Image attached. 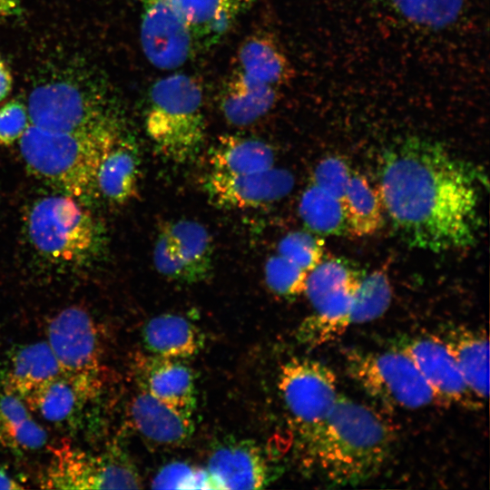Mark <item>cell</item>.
Instances as JSON below:
<instances>
[{
    "mask_svg": "<svg viewBox=\"0 0 490 490\" xmlns=\"http://www.w3.org/2000/svg\"><path fill=\"white\" fill-rule=\"evenodd\" d=\"M486 185L481 170L441 143L410 137L384 154L378 192L405 243L442 252L475 243Z\"/></svg>",
    "mask_w": 490,
    "mask_h": 490,
    "instance_id": "obj_1",
    "label": "cell"
},
{
    "mask_svg": "<svg viewBox=\"0 0 490 490\" xmlns=\"http://www.w3.org/2000/svg\"><path fill=\"white\" fill-rule=\"evenodd\" d=\"M395 438L394 426L379 412L338 394L331 412L304 446L330 485H354L378 473Z\"/></svg>",
    "mask_w": 490,
    "mask_h": 490,
    "instance_id": "obj_2",
    "label": "cell"
},
{
    "mask_svg": "<svg viewBox=\"0 0 490 490\" xmlns=\"http://www.w3.org/2000/svg\"><path fill=\"white\" fill-rule=\"evenodd\" d=\"M124 131L122 122L94 133L55 132L29 124L19 140L20 153L34 175L81 201L96 192L102 156Z\"/></svg>",
    "mask_w": 490,
    "mask_h": 490,
    "instance_id": "obj_3",
    "label": "cell"
},
{
    "mask_svg": "<svg viewBox=\"0 0 490 490\" xmlns=\"http://www.w3.org/2000/svg\"><path fill=\"white\" fill-rule=\"evenodd\" d=\"M144 126L154 148L165 159L176 163L194 159L206 133L199 82L181 73L156 81L149 92Z\"/></svg>",
    "mask_w": 490,
    "mask_h": 490,
    "instance_id": "obj_4",
    "label": "cell"
},
{
    "mask_svg": "<svg viewBox=\"0 0 490 490\" xmlns=\"http://www.w3.org/2000/svg\"><path fill=\"white\" fill-rule=\"evenodd\" d=\"M292 70L279 44L266 34L246 39L238 50L233 71L220 98L224 119L234 126H247L276 104L280 88Z\"/></svg>",
    "mask_w": 490,
    "mask_h": 490,
    "instance_id": "obj_5",
    "label": "cell"
},
{
    "mask_svg": "<svg viewBox=\"0 0 490 490\" xmlns=\"http://www.w3.org/2000/svg\"><path fill=\"white\" fill-rule=\"evenodd\" d=\"M25 225L33 247L54 263H87L104 245V233L94 217L82 201L65 193L37 200Z\"/></svg>",
    "mask_w": 490,
    "mask_h": 490,
    "instance_id": "obj_6",
    "label": "cell"
},
{
    "mask_svg": "<svg viewBox=\"0 0 490 490\" xmlns=\"http://www.w3.org/2000/svg\"><path fill=\"white\" fill-rule=\"evenodd\" d=\"M26 107L30 124L55 132L94 133L122 122L104 95L64 78L34 87Z\"/></svg>",
    "mask_w": 490,
    "mask_h": 490,
    "instance_id": "obj_7",
    "label": "cell"
},
{
    "mask_svg": "<svg viewBox=\"0 0 490 490\" xmlns=\"http://www.w3.org/2000/svg\"><path fill=\"white\" fill-rule=\"evenodd\" d=\"M344 358L348 375L387 408L418 409L439 405L412 359L397 348L383 352L350 348Z\"/></svg>",
    "mask_w": 490,
    "mask_h": 490,
    "instance_id": "obj_8",
    "label": "cell"
},
{
    "mask_svg": "<svg viewBox=\"0 0 490 490\" xmlns=\"http://www.w3.org/2000/svg\"><path fill=\"white\" fill-rule=\"evenodd\" d=\"M46 333L61 375L90 398L97 397L103 387V349L92 316L77 306L65 308L51 318Z\"/></svg>",
    "mask_w": 490,
    "mask_h": 490,
    "instance_id": "obj_9",
    "label": "cell"
},
{
    "mask_svg": "<svg viewBox=\"0 0 490 490\" xmlns=\"http://www.w3.org/2000/svg\"><path fill=\"white\" fill-rule=\"evenodd\" d=\"M41 484L55 489H136L142 487V479L121 448L93 455L65 445L53 450Z\"/></svg>",
    "mask_w": 490,
    "mask_h": 490,
    "instance_id": "obj_10",
    "label": "cell"
},
{
    "mask_svg": "<svg viewBox=\"0 0 490 490\" xmlns=\"http://www.w3.org/2000/svg\"><path fill=\"white\" fill-rule=\"evenodd\" d=\"M278 381L283 403L304 445L337 401L336 375L318 360L293 358L280 368Z\"/></svg>",
    "mask_w": 490,
    "mask_h": 490,
    "instance_id": "obj_11",
    "label": "cell"
},
{
    "mask_svg": "<svg viewBox=\"0 0 490 490\" xmlns=\"http://www.w3.org/2000/svg\"><path fill=\"white\" fill-rule=\"evenodd\" d=\"M213 245L208 230L192 220L162 225L152 251L153 264L164 278L181 284L207 279L212 270Z\"/></svg>",
    "mask_w": 490,
    "mask_h": 490,
    "instance_id": "obj_12",
    "label": "cell"
},
{
    "mask_svg": "<svg viewBox=\"0 0 490 490\" xmlns=\"http://www.w3.org/2000/svg\"><path fill=\"white\" fill-rule=\"evenodd\" d=\"M140 40L147 60L156 68L183 65L197 44L186 21L172 0H140Z\"/></svg>",
    "mask_w": 490,
    "mask_h": 490,
    "instance_id": "obj_13",
    "label": "cell"
},
{
    "mask_svg": "<svg viewBox=\"0 0 490 490\" xmlns=\"http://www.w3.org/2000/svg\"><path fill=\"white\" fill-rule=\"evenodd\" d=\"M414 362L435 393L439 406L477 409L480 400L466 383L455 359L436 335L406 338L396 347Z\"/></svg>",
    "mask_w": 490,
    "mask_h": 490,
    "instance_id": "obj_14",
    "label": "cell"
},
{
    "mask_svg": "<svg viewBox=\"0 0 490 490\" xmlns=\"http://www.w3.org/2000/svg\"><path fill=\"white\" fill-rule=\"evenodd\" d=\"M201 185L215 206L243 210L267 206L283 199L293 189L294 177L288 170L276 167L247 174L210 171Z\"/></svg>",
    "mask_w": 490,
    "mask_h": 490,
    "instance_id": "obj_15",
    "label": "cell"
},
{
    "mask_svg": "<svg viewBox=\"0 0 490 490\" xmlns=\"http://www.w3.org/2000/svg\"><path fill=\"white\" fill-rule=\"evenodd\" d=\"M214 489H257L271 481L272 473L258 445L229 438L211 450L206 468Z\"/></svg>",
    "mask_w": 490,
    "mask_h": 490,
    "instance_id": "obj_16",
    "label": "cell"
},
{
    "mask_svg": "<svg viewBox=\"0 0 490 490\" xmlns=\"http://www.w3.org/2000/svg\"><path fill=\"white\" fill-rule=\"evenodd\" d=\"M135 371L141 389L191 416L197 393L193 371L180 359L157 356L136 359Z\"/></svg>",
    "mask_w": 490,
    "mask_h": 490,
    "instance_id": "obj_17",
    "label": "cell"
},
{
    "mask_svg": "<svg viewBox=\"0 0 490 490\" xmlns=\"http://www.w3.org/2000/svg\"><path fill=\"white\" fill-rule=\"evenodd\" d=\"M59 375L58 363L46 341L18 346L0 361V391L24 402Z\"/></svg>",
    "mask_w": 490,
    "mask_h": 490,
    "instance_id": "obj_18",
    "label": "cell"
},
{
    "mask_svg": "<svg viewBox=\"0 0 490 490\" xmlns=\"http://www.w3.org/2000/svg\"><path fill=\"white\" fill-rule=\"evenodd\" d=\"M141 157L134 138L127 130L104 151L95 177V190L107 202L122 205L137 192Z\"/></svg>",
    "mask_w": 490,
    "mask_h": 490,
    "instance_id": "obj_19",
    "label": "cell"
},
{
    "mask_svg": "<svg viewBox=\"0 0 490 490\" xmlns=\"http://www.w3.org/2000/svg\"><path fill=\"white\" fill-rule=\"evenodd\" d=\"M130 419L142 438L157 446L182 445L194 431L191 416L179 412L143 389L132 399Z\"/></svg>",
    "mask_w": 490,
    "mask_h": 490,
    "instance_id": "obj_20",
    "label": "cell"
},
{
    "mask_svg": "<svg viewBox=\"0 0 490 490\" xmlns=\"http://www.w3.org/2000/svg\"><path fill=\"white\" fill-rule=\"evenodd\" d=\"M363 277V273L354 276L313 306V311L297 329L299 343L315 348L335 339L351 326L354 299Z\"/></svg>",
    "mask_w": 490,
    "mask_h": 490,
    "instance_id": "obj_21",
    "label": "cell"
},
{
    "mask_svg": "<svg viewBox=\"0 0 490 490\" xmlns=\"http://www.w3.org/2000/svg\"><path fill=\"white\" fill-rule=\"evenodd\" d=\"M455 359L471 391L484 402L489 392V344L484 330L456 326L436 335Z\"/></svg>",
    "mask_w": 490,
    "mask_h": 490,
    "instance_id": "obj_22",
    "label": "cell"
},
{
    "mask_svg": "<svg viewBox=\"0 0 490 490\" xmlns=\"http://www.w3.org/2000/svg\"><path fill=\"white\" fill-rule=\"evenodd\" d=\"M144 348L153 356L183 359L197 355L204 346L201 329L177 314H162L149 319L142 328Z\"/></svg>",
    "mask_w": 490,
    "mask_h": 490,
    "instance_id": "obj_23",
    "label": "cell"
},
{
    "mask_svg": "<svg viewBox=\"0 0 490 490\" xmlns=\"http://www.w3.org/2000/svg\"><path fill=\"white\" fill-rule=\"evenodd\" d=\"M254 0H172L186 21L197 47L220 40Z\"/></svg>",
    "mask_w": 490,
    "mask_h": 490,
    "instance_id": "obj_24",
    "label": "cell"
},
{
    "mask_svg": "<svg viewBox=\"0 0 490 490\" xmlns=\"http://www.w3.org/2000/svg\"><path fill=\"white\" fill-rule=\"evenodd\" d=\"M93 399L63 375L27 398L29 409L59 428H76L86 404Z\"/></svg>",
    "mask_w": 490,
    "mask_h": 490,
    "instance_id": "obj_25",
    "label": "cell"
},
{
    "mask_svg": "<svg viewBox=\"0 0 490 490\" xmlns=\"http://www.w3.org/2000/svg\"><path fill=\"white\" fill-rule=\"evenodd\" d=\"M275 154L267 142L235 135L221 136L211 149V171L226 174H247L274 167Z\"/></svg>",
    "mask_w": 490,
    "mask_h": 490,
    "instance_id": "obj_26",
    "label": "cell"
},
{
    "mask_svg": "<svg viewBox=\"0 0 490 490\" xmlns=\"http://www.w3.org/2000/svg\"><path fill=\"white\" fill-rule=\"evenodd\" d=\"M47 434L19 397L0 391V446L21 456L43 448Z\"/></svg>",
    "mask_w": 490,
    "mask_h": 490,
    "instance_id": "obj_27",
    "label": "cell"
},
{
    "mask_svg": "<svg viewBox=\"0 0 490 490\" xmlns=\"http://www.w3.org/2000/svg\"><path fill=\"white\" fill-rule=\"evenodd\" d=\"M342 205L348 233L357 237L377 232L383 223V202L380 194L360 174H352Z\"/></svg>",
    "mask_w": 490,
    "mask_h": 490,
    "instance_id": "obj_28",
    "label": "cell"
},
{
    "mask_svg": "<svg viewBox=\"0 0 490 490\" xmlns=\"http://www.w3.org/2000/svg\"><path fill=\"white\" fill-rule=\"evenodd\" d=\"M299 212L306 227L319 235L348 233L342 201L314 183L302 193Z\"/></svg>",
    "mask_w": 490,
    "mask_h": 490,
    "instance_id": "obj_29",
    "label": "cell"
},
{
    "mask_svg": "<svg viewBox=\"0 0 490 490\" xmlns=\"http://www.w3.org/2000/svg\"><path fill=\"white\" fill-rule=\"evenodd\" d=\"M392 8L407 22L440 29L456 22L466 0H388Z\"/></svg>",
    "mask_w": 490,
    "mask_h": 490,
    "instance_id": "obj_30",
    "label": "cell"
},
{
    "mask_svg": "<svg viewBox=\"0 0 490 490\" xmlns=\"http://www.w3.org/2000/svg\"><path fill=\"white\" fill-rule=\"evenodd\" d=\"M391 299L392 288L385 270L364 275L355 295L350 324H364L378 318L387 310Z\"/></svg>",
    "mask_w": 490,
    "mask_h": 490,
    "instance_id": "obj_31",
    "label": "cell"
},
{
    "mask_svg": "<svg viewBox=\"0 0 490 490\" xmlns=\"http://www.w3.org/2000/svg\"><path fill=\"white\" fill-rule=\"evenodd\" d=\"M362 273L350 262L341 258L323 260L309 272L304 294L315 306L323 298L335 291L354 276Z\"/></svg>",
    "mask_w": 490,
    "mask_h": 490,
    "instance_id": "obj_32",
    "label": "cell"
},
{
    "mask_svg": "<svg viewBox=\"0 0 490 490\" xmlns=\"http://www.w3.org/2000/svg\"><path fill=\"white\" fill-rule=\"evenodd\" d=\"M264 274L266 284L274 294L288 299L304 294L309 273L285 257L278 253L270 257Z\"/></svg>",
    "mask_w": 490,
    "mask_h": 490,
    "instance_id": "obj_33",
    "label": "cell"
},
{
    "mask_svg": "<svg viewBox=\"0 0 490 490\" xmlns=\"http://www.w3.org/2000/svg\"><path fill=\"white\" fill-rule=\"evenodd\" d=\"M324 240L308 231H292L278 245V254L292 261L308 273L323 260Z\"/></svg>",
    "mask_w": 490,
    "mask_h": 490,
    "instance_id": "obj_34",
    "label": "cell"
},
{
    "mask_svg": "<svg viewBox=\"0 0 490 490\" xmlns=\"http://www.w3.org/2000/svg\"><path fill=\"white\" fill-rule=\"evenodd\" d=\"M152 486L158 489H214L206 469L183 462L164 466L154 476Z\"/></svg>",
    "mask_w": 490,
    "mask_h": 490,
    "instance_id": "obj_35",
    "label": "cell"
},
{
    "mask_svg": "<svg viewBox=\"0 0 490 490\" xmlns=\"http://www.w3.org/2000/svg\"><path fill=\"white\" fill-rule=\"evenodd\" d=\"M351 176L349 166L344 159L328 156L316 166L313 183L342 201Z\"/></svg>",
    "mask_w": 490,
    "mask_h": 490,
    "instance_id": "obj_36",
    "label": "cell"
},
{
    "mask_svg": "<svg viewBox=\"0 0 490 490\" xmlns=\"http://www.w3.org/2000/svg\"><path fill=\"white\" fill-rule=\"evenodd\" d=\"M30 124L26 104L12 100L0 107V146L19 142Z\"/></svg>",
    "mask_w": 490,
    "mask_h": 490,
    "instance_id": "obj_37",
    "label": "cell"
},
{
    "mask_svg": "<svg viewBox=\"0 0 490 490\" xmlns=\"http://www.w3.org/2000/svg\"><path fill=\"white\" fill-rule=\"evenodd\" d=\"M13 83L12 72L0 54V103L10 94L13 89Z\"/></svg>",
    "mask_w": 490,
    "mask_h": 490,
    "instance_id": "obj_38",
    "label": "cell"
},
{
    "mask_svg": "<svg viewBox=\"0 0 490 490\" xmlns=\"http://www.w3.org/2000/svg\"><path fill=\"white\" fill-rule=\"evenodd\" d=\"M23 0H0V18H11L21 15Z\"/></svg>",
    "mask_w": 490,
    "mask_h": 490,
    "instance_id": "obj_39",
    "label": "cell"
},
{
    "mask_svg": "<svg viewBox=\"0 0 490 490\" xmlns=\"http://www.w3.org/2000/svg\"><path fill=\"white\" fill-rule=\"evenodd\" d=\"M24 486L5 468L0 466V489H22Z\"/></svg>",
    "mask_w": 490,
    "mask_h": 490,
    "instance_id": "obj_40",
    "label": "cell"
}]
</instances>
